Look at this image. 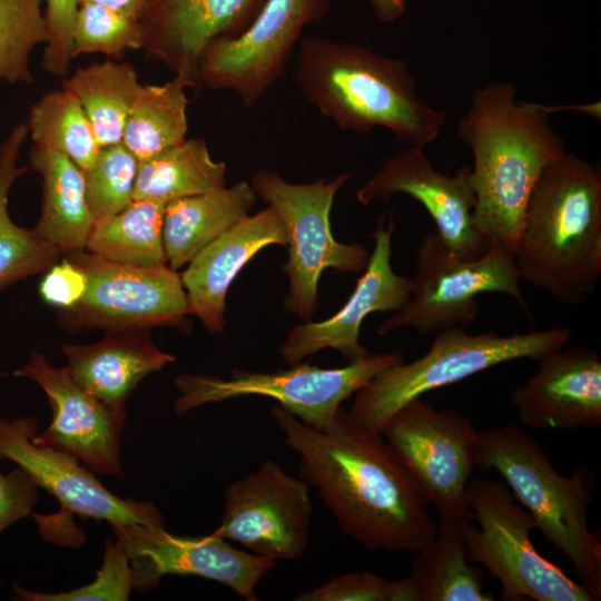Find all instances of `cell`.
<instances>
[{
	"mask_svg": "<svg viewBox=\"0 0 601 601\" xmlns=\"http://www.w3.org/2000/svg\"><path fill=\"white\" fill-rule=\"evenodd\" d=\"M270 415L299 459V477L319 493L344 534L370 551L415 553L434 538L430 504L383 435L343 406L325 430L279 405Z\"/></svg>",
	"mask_w": 601,
	"mask_h": 601,
	"instance_id": "cell-1",
	"label": "cell"
},
{
	"mask_svg": "<svg viewBox=\"0 0 601 601\" xmlns=\"http://www.w3.org/2000/svg\"><path fill=\"white\" fill-rule=\"evenodd\" d=\"M544 105L520 100L515 86L494 81L474 89L457 135L471 150L473 220L491 245L511 253L526 201L544 168L566 151Z\"/></svg>",
	"mask_w": 601,
	"mask_h": 601,
	"instance_id": "cell-2",
	"label": "cell"
},
{
	"mask_svg": "<svg viewBox=\"0 0 601 601\" xmlns=\"http://www.w3.org/2000/svg\"><path fill=\"white\" fill-rule=\"evenodd\" d=\"M520 279L564 305L594 293L601 276V166L565 151L535 183L513 252Z\"/></svg>",
	"mask_w": 601,
	"mask_h": 601,
	"instance_id": "cell-3",
	"label": "cell"
},
{
	"mask_svg": "<svg viewBox=\"0 0 601 601\" xmlns=\"http://www.w3.org/2000/svg\"><path fill=\"white\" fill-rule=\"evenodd\" d=\"M296 59L303 95L342 130L384 128L408 147L424 148L446 124L443 110L417 97L405 60L319 36L303 37Z\"/></svg>",
	"mask_w": 601,
	"mask_h": 601,
	"instance_id": "cell-4",
	"label": "cell"
},
{
	"mask_svg": "<svg viewBox=\"0 0 601 601\" xmlns=\"http://www.w3.org/2000/svg\"><path fill=\"white\" fill-rule=\"evenodd\" d=\"M475 469L495 471L531 514L544 539L572 564L579 582L601 599V541L589 528L594 474L577 464L561 475L525 430L504 424L479 433Z\"/></svg>",
	"mask_w": 601,
	"mask_h": 601,
	"instance_id": "cell-5",
	"label": "cell"
},
{
	"mask_svg": "<svg viewBox=\"0 0 601 601\" xmlns=\"http://www.w3.org/2000/svg\"><path fill=\"white\" fill-rule=\"evenodd\" d=\"M571 329L555 326L530 333L470 334L464 327L435 333L430 349L411 363H397L375 375L355 393L351 417L381 433L386 422L410 401L515 359L540 361L563 348Z\"/></svg>",
	"mask_w": 601,
	"mask_h": 601,
	"instance_id": "cell-6",
	"label": "cell"
},
{
	"mask_svg": "<svg viewBox=\"0 0 601 601\" xmlns=\"http://www.w3.org/2000/svg\"><path fill=\"white\" fill-rule=\"evenodd\" d=\"M465 502L471 520L461 521V531L467 560L499 581L500 600L594 601L584 585L535 549V522L503 481L470 479Z\"/></svg>",
	"mask_w": 601,
	"mask_h": 601,
	"instance_id": "cell-7",
	"label": "cell"
},
{
	"mask_svg": "<svg viewBox=\"0 0 601 601\" xmlns=\"http://www.w3.org/2000/svg\"><path fill=\"white\" fill-rule=\"evenodd\" d=\"M352 177L343 173L333 180L292 184L277 173H256L250 186L280 216L288 230V259L282 269L289 279L284 308L308 321L317 304V285L324 269L361 273L370 253L356 243L337 242L329 215L337 191Z\"/></svg>",
	"mask_w": 601,
	"mask_h": 601,
	"instance_id": "cell-8",
	"label": "cell"
},
{
	"mask_svg": "<svg viewBox=\"0 0 601 601\" xmlns=\"http://www.w3.org/2000/svg\"><path fill=\"white\" fill-rule=\"evenodd\" d=\"M411 297L377 333L411 327L420 335L452 327H466L476 317V295L502 293L515 299L530 316L520 287L513 253L491 245L479 258L463 259L452 254L436 233L423 236L415 258Z\"/></svg>",
	"mask_w": 601,
	"mask_h": 601,
	"instance_id": "cell-9",
	"label": "cell"
},
{
	"mask_svg": "<svg viewBox=\"0 0 601 601\" xmlns=\"http://www.w3.org/2000/svg\"><path fill=\"white\" fill-rule=\"evenodd\" d=\"M403 362L400 351L364 356L338 368L296 364L270 373L233 371L225 380L207 374H180L175 378L179 392L174 410L186 414L207 403L239 396L273 398L303 423L327 430L342 403L364 387L383 370Z\"/></svg>",
	"mask_w": 601,
	"mask_h": 601,
	"instance_id": "cell-10",
	"label": "cell"
},
{
	"mask_svg": "<svg viewBox=\"0 0 601 601\" xmlns=\"http://www.w3.org/2000/svg\"><path fill=\"white\" fill-rule=\"evenodd\" d=\"M381 434L440 515L471 520L465 487L479 432L466 416L417 397L393 414Z\"/></svg>",
	"mask_w": 601,
	"mask_h": 601,
	"instance_id": "cell-11",
	"label": "cell"
},
{
	"mask_svg": "<svg viewBox=\"0 0 601 601\" xmlns=\"http://www.w3.org/2000/svg\"><path fill=\"white\" fill-rule=\"evenodd\" d=\"M332 0H266L238 37L210 43L200 57L198 80L230 90L255 105L285 72L306 27L324 20Z\"/></svg>",
	"mask_w": 601,
	"mask_h": 601,
	"instance_id": "cell-12",
	"label": "cell"
},
{
	"mask_svg": "<svg viewBox=\"0 0 601 601\" xmlns=\"http://www.w3.org/2000/svg\"><path fill=\"white\" fill-rule=\"evenodd\" d=\"M87 276L82 299L61 311L67 328L107 332L184 326L189 304L180 275L168 265L136 267L107 260L87 250L68 254Z\"/></svg>",
	"mask_w": 601,
	"mask_h": 601,
	"instance_id": "cell-13",
	"label": "cell"
},
{
	"mask_svg": "<svg viewBox=\"0 0 601 601\" xmlns=\"http://www.w3.org/2000/svg\"><path fill=\"white\" fill-rule=\"evenodd\" d=\"M312 516L309 485L265 460L227 486L223 519L213 533L275 562L292 561L306 552Z\"/></svg>",
	"mask_w": 601,
	"mask_h": 601,
	"instance_id": "cell-14",
	"label": "cell"
},
{
	"mask_svg": "<svg viewBox=\"0 0 601 601\" xmlns=\"http://www.w3.org/2000/svg\"><path fill=\"white\" fill-rule=\"evenodd\" d=\"M116 540L128 556L134 589L156 588L164 575H194L216 581L246 601H257L256 588L276 562L244 552L213 532L207 535H176L160 524L111 525Z\"/></svg>",
	"mask_w": 601,
	"mask_h": 601,
	"instance_id": "cell-15",
	"label": "cell"
},
{
	"mask_svg": "<svg viewBox=\"0 0 601 601\" xmlns=\"http://www.w3.org/2000/svg\"><path fill=\"white\" fill-rule=\"evenodd\" d=\"M38 426L35 417L0 416V460L23 469L38 487L53 495L71 513L106 521L109 526L164 525V515L151 502L115 495L73 455L35 442Z\"/></svg>",
	"mask_w": 601,
	"mask_h": 601,
	"instance_id": "cell-16",
	"label": "cell"
},
{
	"mask_svg": "<svg viewBox=\"0 0 601 601\" xmlns=\"http://www.w3.org/2000/svg\"><path fill=\"white\" fill-rule=\"evenodd\" d=\"M470 166L454 175L436 170L424 148L407 147L388 157L356 191L363 205L386 203L397 194L417 200L433 219L446 248L463 259L484 256L491 244L473 220L475 195L469 181Z\"/></svg>",
	"mask_w": 601,
	"mask_h": 601,
	"instance_id": "cell-17",
	"label": "cell"
},
{
	"mask_svg": "<svg viewBox=\"0 0 601 601\" xmlns=\"http://www.w3.org/2000/svg\"><path fill=\"white\" fill-rule=\"evenodd\" d=\"M13 375L37 383L52 410L50 425L33 435L35 442L73 455L93 473L122 474L120 435L126 408L101 402L81 388L66 367L53 366L35 349Z\"/></svg>",
	"mask_w": 601,
	"mask_h": 601,
	"instance_id": "cell-18",
	"label": "cell"
},
{
	"mask_svg": "<svg viewBox=\"0 0 601 601\" xmlns=\"http://www.w3.org/2000/svg\"><path fill=\"white\" fill-rule=\"evenodd\" d=\"M266 0H148L139 22L144 53L161 62L188 88L199 86L205 49L242 35Z\"/></svg>",
	"mask_w": 601,
	"mask_h": 601,
	"instance_id": "cell-19",
	"label": "cell"
},
{
	"mask_svg": "<svg viewBox=\"0 0 601 601\" xmlns=\"http://www.w3.org/2000/svg\"><path fill=\"white\" fill-rule=\"evenodd\" d=\"M394 221L384 227L381 220L373 234L374 249L363 275L349 298L332 317L295 326L283 343L279 354L289 365L332 348L346 359L355 361L370 353L359 343V328L367 315L397 312L411 297L413 279L396 274L391 265Z\"/></svg>",
	"mask_w": 601,
	"mask_h": 601,
	"instance_id": "cell-20",
	"label": "cell"
},
{
	"mask_svg": "<svg viewBox=\"0 0 601 601\" xmlns=\"http://www.w3.org/2000/svg\"><path fill=\"white\" fill-rule=\"evenodd\" d=\"M535 373L511 393L519 421L532 430L601 426V357L588 346L563 348L538 361Z\"/></svg>",
	"mask_w": 601,
	"mask_h": 601,
	"instance_id": "cell-21",
	"label": "cell"
},
{
	"mask_svg": "<svg viewBox=\"0 0 601 601\" xmlns=\"http://www.w3.org/2000/svg\"><path fill=\"white\" fill-rule=\"evenodd\" d=\"M288 243V230L268 205L248 215L204 247L181 273L189 314L215 334L223 329L227 292L239 270L260 249Z\"/></svg>",
	"mask_w": 601,
	"mask_h": 601,
	"instance_id": "cell-22",
	"label": "cell"
},
{
	"mask_svg": "<svg viewBox=\"0 0 601 601\" xmlns=\"http://www.w3.org/2000/svg\"><path fill=\"white\" fill-rule=\"evenodd\" d=\"M61 351L71 378L101 402L119 408H126L130 394L146 376L175 362V356L151 342L147 329L107 332L93 344L67 343Z\"/></svg>",
	"mask_w": 601,
	"mask_h": 601,
	"instance_id": "cell-23",
	"label": "cell"
},
{
	"mask_svg": "<svg viewBox=\"0 0 601 601\" xmlns=\"http://www.w3.org/2000/svg\"><path fill=\"white\" fill-rule=\"evenodd\" d=\"M29 167L42 179V204L35 234L62 254L86 249L93 219L87 201L83 171L67 156L37 146Z\"/></svg>",
	"mask_w": 601,
	"mask_h": 601,
	"instance_id": "cell-24",
	"label": "cell"
},
{
	"mask_svg": "<svg viewBox=\"0 0 601 601\" xmlns=\"http://www.w3.org/2000/svg\"><path fill=\"white\" fill-rule=\"evenodd\" d=\"M256 195L250 183L184 197L166 204L162 240L167 265L178 269L204 247L248 216Z\"/></svg>",
	"mask_w": 601,
	"mask_h": 601,
	"instance_id": "cell-25",
	"label": "cell"
},
{
	"mask_svg": "<svg viewBox=\"0 0 601 601\" xmlns=\"http://www.w3.org/2000/svg\"><path fill=\"white\" fill-rule=\"evenodd\" d=\"M461 521L440 515L432 541L415 552L411 574L420 601H493L481 568L469 562Z\"/></svg>",
	"mask_w": 601,
	"mask_h": 601,
	"instance_id": "cell-26",
	"label": "cell"
},
{
	"mask_svg": "<svg viewBox=\"0 0 601 601\" xmlns=\"http://www.w3.org/2000/svg\"><path fill=\"white\" fill-rule=\"evenodd\" d=\"M27 139L26 122H19L0 144V293L20 280L45 273L62 255L32 229L17 225L9 215L10 189L28 168L19 166L20 151Z\"/></svg>",
	"mask_w": 601,
	"mask_h": 601,
	"instance_id": "cell-27",
	"label": "cell"
},
{
	"mask_svg": "<svg viewBox=\"0 0 601 601\" xmlns=\"http://www.w3.org/2000/svg\"><path fill=\"white\" fill-rule=\"evenodd\" d=\"M142 83L127 61L106 59L78 68L61 88L81 105L100 147L120 144Z\"/></svg>",
	"mask_w": 601,
	"mask_h": 601,
	"instance_id": "cell-28",
	"label": "cell"
},
{
	"mask_svg": "<svg viewBox=\"0 0 601 601\" xmlns=\"http://www.w3.org/2000/svg\"><path fill=\"white\" fill-rule=\"evenodd\" d=\"M226 186V164L213 159L203 138L185 139L160 154L139 161L134 200L167 204Z\"/></svg>",
	"mask_w": 601,
	"mask_h": 601,
	"instance_id": "cell-29",
	"label": "cell"
},
{
	"mask_svg": "<svg viewBox=\"0 0 601 601\" xmlns=\"http://www.w3.org/2000/svg\"><path fill=\"white\" fill-rule=\"evenodd\" d=\"M165 206L161 201L132 200L117 215L93 224L85 250L129 266H167L162 240Z\"/></svg>",
	"mask_w": 601,
	"mask_h": 601,
	"instance_id": "cell-30",
	"label": "cell"
},
{
	"mask_svg": "<svg viewBox=\"0 0 601 601\" xmlns=\"http://www.w3.org/2000/svg\"><path fill=\"white\" fill-rule=\"evenodd\" d=\"M187 89L186 81L178 76L161 85H141L127 118L121 141L138 162L186 139Z\"/></svg>",
	"mask_w": 601,
	"mask_h": 601,
	"instance_id": "cell-31",
	"label": "cell"
},
{
	"mask_svg": "<svg viewBox=\"0 0 601 601\" xmlns=\"http://www.w3.org/2000/svg\"><path fill=\"white\" fill-rule=\"evenodd\" d=\"M26 126L32 146L67 156L82 171L101 148L81 105L62 88L46 92L30 106Z\"/></svg>",
	"mask_w": 601,
	"mask_h": 601,
	"instance_id": "cell-32",
	"label": "cell"
},
{
	"mask_svg": "<svg viewBox=\"0 0 601 601\" xmlns=\"http://www.w3.org/2000/svg\"><path fill=\"white\" fill-rule=\"evenodd\" d=\"M41 4L42 0H0V83L33 82L31 55L48 39Z\"/></svg>",
	"mask_w": 601,
	"mask_h": 601,
	"instance_id": "cell-33",
	"label": "cell"
},
{
	"mask_svg": "<svg viewBox=\"0 0 601 601\" xmlns=\"http://www.w3.org/2000/svg\"><path fill=\"white\" fill-rule=\"evenodd\" d=\"M138 18L92 2H80L72 27V58L100 53L120 60L128 51L141 50Z\"/></svg>",
	"mask_w": 601,
	"mask_h": 601,
	"instance_id": "cell-34",
	"label": "cell"
},
{
	"mask_svg": "<svg viewBox=\"0 0 601 601\" xmlns=\"http://www.w3.org/2000/svg\"><path fill=\"white\" fill-rule=\"evenodd\" d=\"M138 164L120 142L101 147L92 165L83 170L93 224L117 215L134 200Z\"/></svg>",
	"mask_w": 601,
	"mask_h": 601,
	"instance_id": "cell-35",
	"label": "cell"
},
{
	"mask_svg": "<svg viewBox=\"0 0 601 601\" xmlns=\"http://www.w3.org/2000/svg\"><path fill=\"white\" fill-rule=\"evenodd\" d=\"M134 589L132 570L118 540H106L102 564L96 579L70 591L43 593L13 583L16 600L23 601H125Z\"/></svg>",
	"mask_w": 601,
	"mask_h": 601,
	"instance_id": "cell-36",
	"label": "cell"
},
{
	"mask_svg": "<svg viewBox=\"0 0 601 601\" xmlns=\"http://www.w3.org/2000/svg\"><path fill=\"white\" fill-rule=\"evenodd\" d=\"M297 601H420L412 574L388 581L368 571H353L332 578L299 594Z\"/></svg>",
	"mask_w": 601,
	"mask_h": 601,
	"instance_id": "cell-37",
	"label": "cell"
},
{
	"mask_svg": "<svg viewBox=\"0 0 601 601\" xmlns=\"http://www.w3.org/2000/svg\"><path fill=\"white\" fill-rule=\"evenodd\" d=\"M48 39L42 56L43 69L65 77L72 61V27L80 0H42Z\"/></svg>",
	"mask_w": 601,
	"mask_h": 601,
	"instance_id": "cell-38",
	"label": "cell"
},
{
	"mask_svg": "<svg viewBox=\"0 0 601 601\" xmlns=\"http://www.w3.org/2000/svg\"><path fill=\"white\" fill-rule=\"evenodd\" d=\"M87 276L83 270L68 257L55 263L39 285L41 298L61 311L76 306L87 290Z\"/></svg>",
	"mask_w": 601,
	"mask_h": 601,
	"instance_id": "cell-39",
	"label": "cell"
},
{
	"mask_svg": "<svg viewBox=\"0 0 601 601\" xmlns=\"http://www.w3.org/2000/svg\"><path fill=\"white\" fill-rule=\"evenodd\" d=\"M38 485L20 466L0 472V534L17 521L30 516L38 500Z\"/></svg>",
	"mask_w": 601,
	"mask_h": 601,
	"instance_id": "cell-40",
	"label": "cell"
},
{
	"mask_svg": "<svg viewBox=\"0 0 601 601\" xmlns=\"http://www.w3.org/2000/svg\"><path fill=\"white\" fill-rule=\"evenodd\" d=\"M374 16L387 24L397 22L406 12L407 0H368Z\"/></svg>",
	"mask_w": 601,
	"mask_h": 601,
	"instance_id": "cell-41",
	"label": "cell"
},
{
	"mask_svg": "<svg viewBox=\"0 0 601 601\" xmlns=\"http://www.w3.org/2000/svg\"><path fill=\"white\" fill-rule=\"evenodd\" d=\"M80 2H92L101 4L118 12L139 19L148 0H80Z\"/></svg>",
	"mask_w": 601,
	"mask_h": 601,
	"instance_id": "cell-42",
	"label": "cell"
},
{
	"mask_svg": "<svg viewBox=\"0 0 601 601\" xmlns=\"http://www.w3.org/2000/svg\"><path fill=\"white\" fill-rule=\"evenodd\" d=\"M8 374L6 372L0 371V381L4 378Z\"/></svg>",
	"mask_w": 601,
	"mask_h": 601,
	"instance_id": "cell-43",
	"label": "cell"
}]
</instances>
